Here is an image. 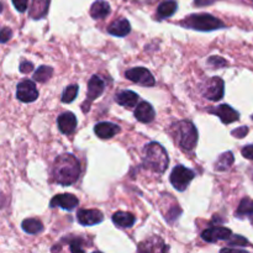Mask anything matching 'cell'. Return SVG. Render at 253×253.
<instances>
[{"instance_id":"obj_38","label":"cell","mask_w":253,"mask_h":253,"mask_svg":"<svg viewBox=\"0 0 253 253\" xmlns=\"http://www.w3.org/2000/svg\"><path fill=\"white\" fill-rule=\"evenodd\" d=\"M1 11H2V4L0 2V12H1Z\"/></svg>"},{"instance_id":"obj_7","label":"cell","mask_w":253,"mask_h":253,"mask_svg":"<svg viewBox=\"0 0 253 253\" xmlns=\"http://www.w3.org/2000/svg\"><path fill=\"white\" fill-rule=\"evenodd\" d=\"M125 76L128 81L141 84L143 86H153L156 83L151 72L148 69L143 68V67H136V68L128 69Z\"/></svg>"},{"instance_id":"obj_10","label":"cell","mask_w":253,"mask_h":253,"mask_svg":"<svg viewBox=\"0 0 253 253\" xmlns=\"http://www.w3.org/2000/svg\"><path fill=\"white\" fill-rule=\"evenodd\" d=\"M77 219H78L79 224H82L83 226H93V225L100 224V222L104 220V216L99 210L84 209L78 212Z\"/></svg>"},{"instance_id":"obj_1","label":"cell","mask_w":253,"mask_h":253,"mask_svg":"<svg viewBox=\"0 0 253 253\" xmlns=\"http://www.w3.org/2000/svg\"><path fill=\"white\" fill-rule=\"evenodd\" d=\"M81 174V165L73 155H61L54 161L53 177L58 184L71 185Z\"/></svg>"},{"instance_id":"obj_19","label":"cell","mask_w":253,"mask_h":253,"mask_svg":"<svg viewBox=\"0 0 253 253\" xmlns=\"http://www.w3.org/2000/svg\"><path fill=\"white\" fill-rule=\"evenodd\" d=\"M116 103L121 106H127V108H133L138 101V95L132 90H124L116 95Z\"/></svg>"},{"instance_id":"obj_30","label":"cell","mask_w":253,"mask_h":253,"mask_svg":"<svg viewBox=\"0 0 253 253\" xmlns=\"http://www.w3.org/2000/svg\"><path fill=\"white\" fill-rule=\"evenodd\" d=\"M12 36V31L9 27H4V29L0 30V42L5 43V42L9 41Z\"/></svg>"},{"instance_id":"obj_29","label":"cell","mask_w":253,"mask_h":253,"mask_svg":"<svg viewBox=\"0 0 253 253\" xmlns=\"http://www.w3.org/2000/svg\"><path fill=\"white\" fill-rule=\"evenodd\" d=\"M208 63H209L210 66L215 67V68H221V67L226 66L227 62L225 61L224 58H221V57H219V56H212V57H210L209 61H208Z\"/></svg>"},{"instance_id":"obj_15","label":"cell","mask_w":253,"mask_h":253,"mask_svg":"<svg viewBox=\"0 0 253 253\" xmlns=\"http://www.w3.org/2000/svg\"><path fill=\"white\" fill-rule=\"evenodd\" d=\"M155 110H153L152 105L146 101H142V103L138 104L136 106V110H135V118L137 119L140 123L143 124H148V123H152L153 119H155Z\"/></svg>"},{"instance_id":"obj_17","label":"cell","mask_w":253,"mask_h":253,"mask_svg":"<svg viewBox=\"0 0 253 253\" xmlns=\"http://www.w3.org/2000/svg\"><path fill=\"white\" fill-rule=\"evenodd\" d=\"M108 31H109V34L114 35V36L124 37V36H126L127 34H130V31H131L130 22H128L126 19L116 20V21H114L113 24L109 26Z\"/></svg>"},{"instance_id":"obj_3","label":"cell","mask_w":253,"mask_h":253,"mask_svg":"<svg viewBox=\"0 0 253 253\" xmlns=\"http://www.w3.org/2000/svg\"><path fill=\"white\" fill-rule=\"evenodd\" d=\"M173 137L183 150L192 151L198 142L197 127L192 121H179L173 125Z\"/></svg>"},{"instance_id":"obj_31","label":"cell","mask_w":253,"mask_h":253,"mask_svg":"<svg viewBox=\"0 0 253 253\" xmlns=\"http://www.w3.org/2000/svg\"><path fill=\"white\" fill-rule=\"evenodd\" d=\"M12 4H14L15 9L20 12L26 11L27 4H29V0H12Z\"/></svg>"},{"instance_id":"obj_33","label":"cell","mask_w":253,"mask_h":253,"mask_svg":"<svg viewBox=\"0 0 253 253\" xmlns=\"http://www.w3.org/2000/svg\"><path fill=\"white\" fill-rule=\"evenodd\" d=\"M242 156L247 160L253 161V145H249L242 148Z\"/></svg>"},{"instance_id":"obj_13","label":"cell","mask_w":253,"mask_h":253,"mask_svg":"<svg viewBox=\"0 0 253 253\" xmlns=\"http://www.w3.org/2000/svg\"><path fill=\"white\" fill-rule=\"evenodd\" d=\"M58 127L59 131L64 135H71L74 132L77 127V118L76 115H73V113L68 111V113H63L62 115H59L58 120Z\"/></svg>"},{"instance_id":"obj_26","label":"cell","mask_w":253,"mask_h":253,"mask_svg":"<svg viewBox=\"0 0 253 253\" xmlns=\"http://www.w3.org/2000/svg\"><path fill=\"white\" fill-rule=\"evenodd\" d=\"M52 73H53V69L48 66H41L40 68H37V71L35 72L34 79L35 81L40 82V83H44V82L48 81L51 78Z\"/></svg>"},{"instance_id":"obj_39","label":"cell","mask_w":253,"mask_h":253,"mask_svg":"<svg viewBox=\"0 0 253 253\" xmlns=\"http://www.w3.org/2000/svg\"><path fill=\"white\" fill-rule=\"evenodd\" d=\"M252 120H253V115H252Z\"/></svg>"},{"instance_id":"obj_2","label":"cell","mask_w":253,"mask_h":253,"mask_svg":"<svg viewBox=\"0 0 253 253\" xmlns=\"http://www.w3.org/2000/svg\"><path fill=\"white\" fill-rule=\"evenodd\" d=\"M145 166L148 169L157 173H165L168 168L169 158H168L167 152L160 143L151 142L150 145L146 146L145 150Z\"/></svg>"},{"instance_id":"obj_11","label":"cell","mask_w":253,"mask_h":253,"mask_svg":"<svg viewBox=\"0 0 253 253\" xmlns=\"http://www.w3.org/2000/svg\"><path fill=\"white\" fill-rule=\"evenodd\" d=\"M77 205H78V199H77V197H74L73 194H69V193H64V194H58L54 198H52L49 207H59L62 208V209L71 211V210L76 209Z\"/></svg>"},{"instance_id":"obj_8","label":"cell","mask_w":253,"mask_h":253,"mask_svg":"<svg viewBox=\"0 0 253 253\" xmlns=\"http://www.w3.org/2000/svg\"><path fill=\"white\" fill-rule=\"evenodd\" d=\"M16 98L22 103H32L39 98L36 85L31 81H22L17 84Z\"/></svg>"},{"instance_id":"obj_35","label":"cell","mask_w":253,"mask_h":253,"mask_svg":"<svg viewBox=\"0 0 253 253\" xmlns=\"http://www.w3.org/2000/svg\"><path fill=\"white\" fill-rule=\"evenodd\" d=\"M71 251L72 252H83L84 250L82 249L81 240H74L71 244Z\"/></svg>"},{"instance_id":"obj_14","label":"cell","mask_w":253,"mask_h":253,"mask_svg":"<svg viewBox=\"0 0 253 253\" xmlns=\"http://www.w3.org/2000/svg\"><path fill=\"white\" fill-rule=\"evenodd\" d=\"M120 126L111 123H99L94 127V132L96 133V136L99 138H103V140L114 137V136L120 132Z\"/></svg>"},{"instance_id":"obj_27","label":"cell","mask_w":253,"mask_h":253,"mask_svg":"<svg viewBox=\"0 0 253 253\" xmlns=\"http://www.w3.org/2000/svg\"><path fill=\"white\" fill-rule=\"evenodd\" d=\"M78 85H69L67 86L66 90L63 91V95H62V101L63 103H72V101L76 99L77 94H78Z\"/></svg>"},{"instance_id":"obj_4","label":"cell","mask_w":253,"mask_h":253,"mask_svg":"<svg viewBox=\"0 0 253 253\" xmlns=\"http://www.w3.org/2000/svg\"><path fill=\"white\" fill-rule=\"evenodd\" d=\"M183 26L188 29L198 30V31H212V30L222 29L225 27L224 22L217 17L210 14H195L190 15L189 17L182 21Z\"/></svg>"},{"instance_id":"obj_24","label":"cell","mask_w":253,"mask_h":253,"mask_svg":"<svg viewBox=\"0 0 253 253\" xmlns=\"http://www.w3.org/2000/svg\"><path fill=\"white\" fill-rule=\"evenodd\" d=\"M21 227L25 232H27V234H30V235L40 234V232L43 230V225H42L41 221L37 219L24 220L21 224Z\"/></svg>"},{"instance_id":"obj_20","label":"cell","mask_w":253,"mask_h":253,"mask_svg":"<svg viewBox=\"0 0 253 253\" xmlns=\"http://www.w3.org/2000/svg\"><path fill=\"white\" fill-rule=\"evenodd\" d=\"M135 216L132 214H130V212L118 211L113 215L114 224L118 225L119 227H123V229L132 226L135 224Z\"/></svg>"},{"instance_id":"obj_25","label":"cell","mask_w":253,"mask_h":253,"mask_svg":"<svg viewBox=\"0 0 253 253\" xmlns=\"http://www.w3.org/2000/svg\"><path fill=\"white\" fill-rule=\"evenodd\" d=\"M234 155L232 152H225L217 158L215 163V169L216 170H227L232 165H234Z\"/></svg>"},{"instance_id":"obj_32","label":"cell","mask_w":253,"mask_h":253,"mask_svg":"<svg viewBox=\"0 0 253 253\" xmlns=\"http://www.w3.org/2000/svg\"><path fill=\"white\" fill-rule=\"evenodd\" d=\"M231 133H232V136H234V137L244 138L245 136L249 133V127H247V126H242V127H239V128H236V130L232 131Z\"/></svg>"},{"instance_id":"obj_5","label":"cell","mask_w":253,"mask_h":253,"mask_svg":"<svg viewBox=\"0 0 253 253\" xmlns=\"http://www.w3.org/2000/svg\"><path fill=\"white\" fill-rule=\"evenodd\" d=\"M194 177L195 174L192 169L184 167V166H177V167L173 168L169 179L175 189L179 190V192H184L189 183L194 179Z\"/></svg>"},{"instance_id":"obj_28","label":"cell","mask_w":253,"mask_h":253,"mask_svg":"<svg viewBox=\"0 0 253 253\" xmlns=\"http://www.w3.org/2000/svg\"><path fill=\"white\" fill-rule=\"evenodd\" d=\"M229 245L230 246H249L250 242L239 235H231L229 239Z\"/></svg>"},{"instance_id":"obj_23","label":"cell","mask_w":253,"mask_h":253,"mask_svg":"<svg viewBox=\"0 0 253 253\" xmlns=\"http://www.w3.org/2000/svg\"><path fill=\"white\" fill-rule=\"evenodd\" d=\"M177 6L178 5L174 0H167V1H163L157 9L158 16H160L161 19L170 17L175 11H177Z\"/></svg>"},{"instance_id":"obj_21","label":"cell","mask_w":253,"mask_h":253,"mask_svg":"<svg viewBox=\"0 0 253 253\" xmlns=\"http://www.w3.org/2000/svg\"><path fill=\"white\" fill-rule=\"evenodd\" d=\"M49 0H32V6L30 10V15L34 19H41L46 15L48 10Z\"/></svg>"},{"instance_id":"obj_12","label":"cell","mask_w":253,"mask_h":253,"mask_svg":"<svg viewBox=\"0 0 253 253\" xmlns=\"http://www.w3.org/2000/svg\"><path fill=\"white\" fill-rule=\"evenodd\" d=\"M211 113L219 116L220 120L224 124H226V125L227 124L235 123V121H237L240 119V114L235 109H232L231 106L227 105V104H222V105L217 106L214 110H211Z\"/></svg>"},{"instance_id":"obj_34","label":"cell","mask_w":253,"mask_h":253,"mask_svg":"<svg viewBox=\"0 0 253 253\" xmlns=\"http://www.w3.org/2000/svg\"><path fill=\"white\" fill-rule=\"evenodd\" d=\"M32 69H34V64H32L31 62L25 61L20 64V72H21V73H30Z\"/></svg>"},{"instance_id":"obj_9","label":"cell","mask_w":253,"mask_h":253,"mask_svg":"<svg viewBox=\"0 0 253 253\" xmlns=\"http://www.w3.org/2000/svg\"><path fill=\"white\" fill-rule=\"evenodd\" d=\"M231 235H232V231L230 229H227V227L215 226L203 231L202 239L207 242H217V241H225V240H229Z\"/></svg>"},{"instance_id":"obj_6","label":"cell","mask_w":253,"mask_h":253,"mask_svg":"<svg viewBox=\"0 0 253 253\" xmlns=\"http://www.w3.org/2000/svg\"><path fill=\"white\" fill-rule=\"evenodd\" d=\"M224 91H225V84L224 81L219 77H212L210 78L209 81L205 83L204 86V96L207 99L211 101H217L224 96Z\"/></svg>"},{"instance_id":"obj_37","label":"cell","mask_w":253,"mask_h":253,"mask_svg":"<svg viewBox=\"0 0 253 253\" xmlns=\"http://www.w3.org/2000/svg\"><path fill=\"white\" fill-rule=\"evenodd\" d=\"M2 207H4V197H2V194L0 193V209H1Z\"/></svg>"},{"instance_id":"obj_36","label":"cell","mask_w":253,"mask_h":253,"mask_svg":"<svg viewBox=\"0 0 253 253\" xmlns=\"http://www.w3.org/2000/svg\"><path fill=\"white\" fill-rule=\"evenodd\" d=\"M215 1H216V0H194V5L198 7H203L214 4Z\"/></svg>"},{"instance_id":"obj_16","label":"cell","mask_w":253,"mask_h":253,"mask_svg":"<svg viewBox=\"0 0 253 253\" xmlns=\"http://www.w3.org/2000/svg\"><path fill=\"white\" fill-rule=\"evenodd\" d=\"M104 89H105V84L104 81L99 76H93L89 81L88 84V98L89 101L94 100L98 96H100L103 94ZM88 101V103H89Z\"/></svg>"},{"instance_id":"obj_22","label":"cell","mask_w":253,"mask_h":253,"mask_svg":"<svg viewBox=\"0 0 253 253\" xmlns=\"http://www.w3.org/2000/svg\"><path fill=\"white\" fill-rule=\"evenodd\" d=\"M237 216L249 217L250 221L253 224V200L250 198H245L241 200L237 209Z\"/></svg>"},{"instance_id":"obj_18","label":"cell","mask_w":253,"mask_h":253,"mask_svg":"<svg viewBox=\"0 0 253 253\" xmlns=\"http://www.w3.org/2000/svg\"><path fill=\"white\" fill-rule=\"evenodd\" d=\"M110 5L105 0H96L90 7V15L93 19H104L110 14Z\"/></svg>"}]
</instances>
